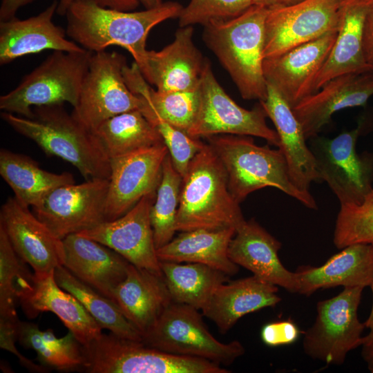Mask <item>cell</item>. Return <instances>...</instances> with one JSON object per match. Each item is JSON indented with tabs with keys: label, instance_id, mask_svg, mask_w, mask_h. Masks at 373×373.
Segmentation results:
<instances>
[{
	"label": "cell",
	"instance_id": "29",
	"mask_svg": "<svg viewBox=\"0 0 373 373\" xmlns=\"http://www.w3.org/2000/svg\"><path fill=\"white\" fill-rule=\"evenodd\" d=\"M113 302L142 335L172 299L163 276L130 263L126 278L114 291Z\"/></svg>",
	"mask_w": 373,
	"mask_h": 373
},
{
	"label": "cell",
	"instance_id": "20",
	"mask_svg": "<svg viewBox=\"0 0 373 373\" xmlns=\"http://www.w3.org/2000/svg\"><path fill=\"white\" fill-rule=\"evenodd\" d=\"M373 95V72L347 73L332 78L292 109L307 140L318 135L332 115L364 106Z\"/></svg>",
	"mask_w": 373,
	"mask_h": 373
},
{
	"label": "cell",
	"instance_id": "35",
	"mask_svg": "<svg viewBox=\"0 0 373 373\" xmlns=\"http://www.w3.org/2000/svg\"><path fill=\"white\" fill-rule=\"evenodd\" d=\"M55 278L58 285L76 297L102 329L121 338L142 341L140 332L112 300L79 280L64 266L55 270Z\"/></svg>",
	"mask_w": 373,
	"mask_h": 373
},
{
	"label": "cell",
	"instance_id": "4",
	"mask_svg": "<svg viewBox=\"0 0 373 373\" xmlns=\"http://www.w3.org/2000/svg\"><path fill=\"white\" fill-rule=\"evenodd\" d=\"M245 220L229 191L224 167L211 145L204 144L182 177L176 231H236Z\"/></svg>",
	"mask_w": 373,
	"mask_h": 373
},
{
	"label": "cell",
	"instance_id": "13",
	"mask_svg": "<svg viewBox=\"0 0 373 373\" xmlns=\"http://www.w3.org/2000/svg\"><path fill=\"white\" fill-rule=\"evenodd\" d=\"M339 1L305 0L290 6L268 8L264 59L338 30Z\"/></svg>",
	"mask_w": 373,
	"mask_h": 373
},
{
	"label": "cell",
	"instance_id": "25",
	"mask_svg": "<svg viewBox=\"0 0 373 373\" xmlns=\"http://www.w3.org/2000/svg\"><path fill=\"white\" fill-rule=\"evenodd\" d=\"M260 103L276 127L280 140L278 148L285 157L293 183L303 193L310 194L311 183L319 181L316 162L291 106L269 84L267 96Z\"/></svg>",
	"mask_w": 373,
	"mask_h": 373
},
{
	"label": "cell",
	"instance_id": "46",
	"mask_svg": "<svg viewBox=\"0 0 373 373\" xmlns=\"http://www.w3.org/2000/svg\"><path fill=\"white\" fill-rule=\"evenodd\" d=\"M35 0H1L0 21L16 17L17 12L22 7Z\"/></svg>",
	"mask_w": 373,
	"mask_h": 373
},
{
	"label": "cell",
	"instance_id": "40",
	"mask_svg": "<svg viewBox=\"0 0 373 373\" xmlns=\"http://www.w3.org/2000/svg\"><path fill=\"white\" fill-rule=\"evenodd\" d=\"M254 0H190L180 15V27L234 18L254 5Z\"/></svg>",
	"mask_w": 373,
	"mask_h": 373
},
{
	"label": "cell",
	"instance_id": "12",
	"mask_svg": "<svg viewBox=\"0 0 373 373\" xmlns=\"http://www.w3.org/2000/svg\"><path fill=\"white\" fill-rule=\"evenodd\" d=\"M200 104L188 135L200 139L227 134L255 136L279 146L277 132L269 128L261 104L247 110L236 103L217 81L207 59L200 83Z\"/></svg>",
	"mask_w": 373,
	"mask_h": 373
},
{
	"label": "cell",
	"instance_id": "7",
	"mask_svg": "<svg viewBox=\"0 0 373 373\" xmlns=\"http://www.w3.org/2000/svg\"><path fill=\"white\" fill-rule=\"evenodd\" d=\"M89 373H229L215 362L180 356L148 346L142 341L103 334L82 345Z\"/></svg>",
	"mask_w": 373,
	"mask_h": 373
},
{
	"label": "cell",
	"instance_id": "48",
	"mask_svg": "<svg viewBox=\"0 0 373 373\" xmlns=\"http://www.w3.org/2000/svg\"><path fill=\"white\" fill-rule=\"evenodd\" d=\"M140 3L143 5L145 9H151L160 6L162 0H139Z\"/></svg>",
	"mask_w": 373,
	"mask_h": 373
},
{
	"label": "cell",
	"instance_id": "3",
	"mask_svg": "<svg viewBox=\"0 0 373 373\" xmlns=\"http://www.w3.org/2000/svg\"><path fill=\"white\" fill-rule=\"evenodd\" d=\"M268 8L254 4L241 15L204 26L203 39L245 99L264 101L265 23Z\"/></svg>",
	"mask_w": 373,
	"mask_h": 373
},
{
	"label": "cell",
	"instance_id": "28",
	"mask_svg": "<svg viewBox=\"0 0 373 373\" xmlns=\"http://www.w3.org/2000/svg\"><path fill=\"white\" fill-rule=\"evenodd\" d=\"M300 294L310 296L319 289L360 287L373 284V245H348L319 267L304 265L296 271Z\"/></svg>",
	"mask_w": 373,
	"mask_h": 373
},
{
	"label": "cell",
	"instance_id": "18",
	"mask_svg": "<svg viewBox=\"0 0 373 373\" xmlns=\"http://www.w3.org/2000/svg\"><path fill=\"white\" fill-rule=\"evenodd\" d=\"M3 227L18 256L37 275L48 274L64 266L65 251L63 240L15 197H9L0 211Z\"/></svg>",
	"mask_w": 373,
	"mask_h": 373
},
{
	"label": "cell",
	"instance_id": "26",
	"mask_svg": "<svg viewBox=\"0 0 373 373\" xmlns=\"http://www.w3.org/2000/svg\"><path fill=\"white\" fill-rule=\"evenodd\" d=\"M278 286L254 275L218 286L201 309L218 330L227 333L242 316L281 300Z\"/></svg>",
	"mask_w": 373,
	"mask_h": 373
},
{
	"label": "cell",
	"instance_id": "31",
	"mask_svg": "<svg viewBox=\"0 0 373 373\" xmlns=\"http://www.w3.org/2000/svg\"><path fill=\"white\" fill-rule=\"evenodd\" d=\"M0 175L23 205L35 207L55 189L75 183L68 172L54 173L41 169L30 157L6 149L0 151Z\"/></svg>",
	"mask_w": 373,
	"mask_h": 373
},
{
	"label": "cell",
	"instance_id": "10",
	"mask_svg": "<svg viewBox=\"0 0 373 373\" xmlns=\"http://www.w3.org/2000/svg\"><path fill=\"white\" fill-rule=\"evenodd\" d=\"M364 288L344 287L337 296L321 300L312 327L304 332V352L327 365H343L347 354L361 346L365 325L358 318Z\"/></svg>",
	"mask_w": 373,
	"mask_h": 373
},
{
	"label": "cell",
	"instance_id": "22",
	"mask_svg": "<svg viewBox=\"0 0 373 373\" xmlns=\"http://www.w3.org/2000/svg\"><path fill=\"white\" fill-rule=\"evenodd\" d=\"M58 1L54 0L38 15L0 21V65L46 50L77 52L85 49L66 38V30L53 22Z\"/></svg>",
	"mask_w": 373,
	"mask_h": 373
},
{
	"label": "cell",
	"instance_id": "27",
	"mask_svg": "<svg viewBox=\"0 0 373 373\" xmlns=\"http://www.w3.org/2000/svg\"><path fill=\"white\" fill-rule=\"evenodd\" d=\"M373 0H340L336 38L315 84L316 92L337 76L373 72L363 50L365 19Z\"/></svg>",
	"mask_w": 373,
	"mask_h": 373
},
{
	"label": "cell",
	"instance_id": "9",
	"mask_svg": "<svg viewBox=\"0 0 373 373\" xmlns=\"http://www.w3.org/2000/svg\"><path fill=\"white\" fill-rule=\"evenodd\" d=\"M364 126L360 121L356 128L332 139H309L319 181L327 182L341 204H358L373 189V153L356 150Z\"/></svg>",
	"mask_w": 373,
	"mask_h": 373
},
{
	"label": "cell",
	"instance_id": "8",
	"mask_svg": "<svg viewBox=\"0 0 373 373\" xmlns=\"http://www.w3.org/2000/svg\"><path fill=\"white\" fill-rule=\"evenodd\" d=\"M198 310L172 301L142 335V342L172 354L201 358L221 365H229L244 354L245 350L240 341H218Z\"/></svg>",
	"mask_w": 373,
	"mask_h": 373
},
{
	"label": "cell",
	"instance_id": "33",
	"mask_svg": "<svg viewBox=\"0 0 373 373\" xmlns=\"http://www.w3.org/2000/svg\"><path fill=\"white\" fill-rule=\"evenodd\" d=\"M93 132L110 159L164 143L157 128L138 109L112 117Z\"/></svg>",
	"mask_w": 373,
	"mask_h": 373
},
{
	"label": "cell",
	"instance_id": "21",
	"mask_svg": "<svg viewBox=\"0 0 373 373\" xmlns=\"http://www.w3.org/2000/svg\"><path fill=\"white\" fill-rule=\"evenodd\" d=\"M281 247L280 241L251 219L236 229L229 245L228 256L233 263L253 275L298 294L300 284L297 274L286 269L278 257Z\"/></svg>",
	"mask_w": 373,
	"mask_h": 373
},
{
	"label": "cell",
	"instance_id": "2",
	"mask_svg": "<svg viewBox=\"0 0 373 373\" xmlns=\"http://www.w3.org/2000/svg\"><path fill=\"white\" fill-rule=\"evenodd\" d=\"M33 113L32 118L7 112L1 117L47 155L70 162L86 180L110 179V158L97 136L69 114L64 104L35 107Z\"/></svg>",
	"mask_w": 373,
	"mask_h": 373
},
{
	"label": "cell",
	"instance_id": "6",
	"mask_svg": "<svg viewBox=\"0 0 373 373\" xmlns=\"http://www.w3.org/2000/svg\"><path fill=\"white\" fill-rule=\"evenodd\" d=\"M93 52L53 51L25 75L12 90L0 97V109L32 118L37 106L78 103Z\"/></svg>",
	"mask_w": 373,
	"mask_h": 373
},
{
	"label": "cell",
	"instance_id": "47",
	"mask_svg": "<svg viewBox=\"0 0 373 373\" xmlns=\"http://www.w3.org/2000/svg\"><path fill=\"white\" fill-rule=\"evenodd\" d=\"M305 0H254L255 4L267 8L287 6L302 2Z\"/></svg>",
	"mask_w": 373,
	"mask_h": 373
},
{
	"label": "cell",
	"instance_id": "17",
	"mask_svg": "<svg viewBox=\"0 0 373 373\" xmlns=\"http://www.w3.org/2000/svg\"><path fill=\"white\" fill-rule=\"evenodd\" d=\"M155 196L156 193L146 195L119 218L78 234L107 246L138 267L163 276L150 218Z\"/></svg>",
	"mask_w": 373,
	"mask_h": 373
},
{
	"label": "cell",
	"instance_id": "23",
	"mask_svg": "<svg viewBox=\"0 0 373 373\" xmlns=\"http://www.w3.org/2000/svg\"><path fill=\"white\" fill-rule=\"evenodd\" d=\"M19 303L28 318L43 312L55 314L82 345L102 334V328L79 300L58 285L55 271L34 274L31 288L21 296Z\"/></svg>",
	"mask_w": 373,
	"mask_h": 373
},
{
	"label": "cell",
	"instance_id": "24",
	"mask_svg": "<svg viewBox=\"0 0 373 373\" xmlns=\"http://www.w3.org/2000/svg\"><path fill=\"white\" fill-rule=\"evenodd\" d=\"M65 267L77 278L113 301L130 262L120 254L78 233L63 239Z\"/></svg>",
	"mask_w": 373,
	"mask_h": 373
},
{
	"label": "cell",
	"instance_id": "11",
	"mask_svg": "<svg viewBox=\"0 0 373 373\" xmlns=\"http://www.w3.org/2000/svg\"><path fill=\"white\" fill-rule=\"evenodd\" d=\"M126 57L115 51L93 53L78 103L71 114L93 131L117 115L139 110L140 99L128 87L123 69Z\"/></svg>",
	"mask_w": 373,
	"mask_h": 373
},
{
	"label": "cell",
	"instance_id": "19",
	"mask_svg": "<svg viewBox=\"0 0 373 373\" xmlns=\"http://www.w3.org/2000/svg\"><path fill=\"white\" fill-rule=\"evenodd\" d=\"M207 59L193 42L192 26L180 27L173 41L162 50H147L140 70L159 91L189 90L199 87Z\"/></svg>",
	"mask_w": 373,
	"mask_h": 373
},
{
	"label": "cell",
	"instance_id": "15",
	"mask_svg": "<svg viewBox=\"0 0 373 373\" xmlns=\"http://www.w3.org/2000/svg\"><path fill=\"white\" fill-rule=\"evenodd\" d=\"M168 154L163 143L110 159L106 221L119 218L144 196L156 193Z\"/></svg>",
	"mask_w": 373,
	"mask_h": 373
},
{
	"label": "cell",
	"instance_id": "37",
	"mask_svg": "<svg viewBox=\"0 0 373 373\" xmlns=\"http://www.w3.org/2000/svg\"><path fill=\"white\" fill-rule=\"evenodd\" d=\"M26 265L0 226V318H18L16 304L33 283L34 273Z\"/></svg>",
	"mask_w": 373,
	"mask_h": 373
},
{
	"label": "cell",
	"instance_id": "30",
	"mask_svg": "<svg viewBox=\"0 0 373 373\" xmlns=\"http://www.w3.org/2000/svg\"><path fill=\"white\" fill-rule=\"evenodd\" d=\"M235 233L233 228L181 231L157 249V256L160 261L200 263L233 276L239 267L230 260L228 248Z\"/></svg>",
	"mask_w": 373,
	"mask_h": 373
},
{
	"label": "cell",
	"instance_id": "32",
	"mask_svg": "<svg viewBox=\"0 0 373 373\" xmlns=\"http://www.w3.org/2000/svg\"><path fill=\"white\" fill-rule=\"evenodd\" d=\"M160 265L172 301L198 309L218 286L229 281V276L200 263L160 261Z\"/></svg>",
	"mask_w": 373,
	"mask_h": 373
},
{
	"label": "cell",
	"instance_id": "16",
	"mask_svg": "<svg viewBox=\"0 0 373 373\" xmlns=\"http://www.w3.org/2000/svg\"><path fill=\"white\" fill-rule=\"evenodd\" d=\"M338 30L298 46L276 57L265 59L263 73L291 106L316 93L315 84L334 44Z\"/></svg>",
	"mask_w": 373,
	"mask_h": 373
},
{
	"label": "cell",
	"instance_id": "44",
	"mask_svg": "<svg viewBox=\"0 0 373 373\" xmlns=\"http://www.w3.org/2000/svg\"><path fill=\"white\" fill-rule=\"evenodd\" d=\"M372 293V305L370 315L364 323L369 329L368 334L363 337L361 355L369 370L373 373V284L370 287Z\"/></svg>",
	"mask_w": 373,
	"mask_h": 373
},
{
	"label": "cell",
	"instance_id": "34",
	"mask_svg": "<svg viewBox=\"0 0 373 373\" xmlns=\"http://www.w3.org/2000/svg\"><path fill=\"white\" fill-rule=\"evenodd\" d=\"M17 341L25 348L35 351L38 360L46 367L60 371L83 369L85 358L82 345L69 331L58 338L52 330L42 331L33 323L20 321Z\"/></svg>",
	"mask_w": 373,
	"mask_h": 373
},
{
	"label": "cell",
	"instance_id": "42",
	"mask_svg": "<svg viewBox=\"0 0 373 373\" xmlns=\"http://www.w3.org/2000/svg\"><path fill=\"white\" fill-rule=\"evenodd\" d=\"M19 319L0 318V346L15 354L21 365L32 372H47L48 369L42 365H37L24 356L21 355L15 346L17 341V328Z\"/></svg>",
	"mask_w": 373,
	"mask_h": 373
},
{
	"label": "cell",
	"instance_id": "1",
	"mask_svg": "<svg viewBox=\"0 0 373 373\" xmlns=\"http://www.w3.org/2000/svg\"><path fill=\"white\" fill-rule=\"evenodd\" d=\"M183 6L176 1L142 11H123L106 8L98 0H74L66 17V33L71 40L93 53L111 46L126 49L140 70L145 64L146 40L159 23L178 18Z\"/></svg>",
	"mask_w": 373,
	"mask_h": 373
},
{
	"label": "cell",
	"instance_id": "5",
	"mask_svg": "<svg viewBox=\"0 0 373 373\" xmlns=\"http://www.w3.org/2000/svg\"><path fill=\"white\" fill-rule=\"evenodd\" d=\"M251 137L222 134L207 137L226 170L233 198L240 204L256 190L274 187L306 207L316 209V202L311 193H303L293 183L282 151L258 146Z\"/></svg>",
	"mask_w": 373,
	"mask_h": 373
},
{
	"label": "cell",
	"instance_id": "45",
	"mask_svg": "<svg viewBox=\"0 0 373 373\" xmlns=\"http://www.w3.org/2000/svg\"><path fill=\"white\" fill-rule=\"evenodd\" d=\"M363 50L365 61L373 71V3L370 6L365 21Z\"/></svg>",
	"mask_w": 373,
	"mask_h": 373
},
{
	"label": "cell",
	"instance_id": "39",
	"mask_svg": "<svg viewBox=\"0 0 373 373\" xmlns=\"http://www.w3.org/2000/svg\"><path fill=\"white\" fill-rule=\"evenodd\" d=\"M139 110L158 131L169 150L175 169L183 177L189 162L205 143L200 139L191 137L186 133L171 125L141 99Z\"/></svg>",
	"mask_w": 373,
	"mask_h": 373
},
{
	"label": "cell",
	"instance_id": "43",
	"mask_svg": "<svg viewBox=\"0 0 373 373\" xmlns=\"http://www.w3.org/2000/svg\"><path fill=\"white\" fill-rule=\"evenodd\" d=\"M74 0H58L57 12L61 16L66 12ZM104 7L123 11H133L140 5L139 0H98Z\"/></svg>",
	"mask_w": 373,
	"mask_h": 373
},
{
	"label": "cell",
	"instance_id": "38",
	"mask_svg": "<svg viewBox=\"0 0 373 373\" xmlns=\"http://www.w3.org/2000/svg\"><path fill=\"white\" fill-rule=\"evenodd\" d=\"M333 241L341 249L356 243L373 245V189L358 204H341Z\"/></svg>",
	"mask_w": 373,
	"mask_h": 373
},
{
	"label": "cell",
	"instance_id": "41",
	"mask_svg": "<svg viewBox=\"0 0 373 373\" xmlns=\"http://www.w3.org/2000/svg\"><path fill=\"white\" fill-rule=\"evenodd\" d=\"M300 333L293 320L286 319L265 324L261 329L260 338L265 345L278 347L295 343Z\"/></svg>",
	"mask_w": 373,
	"mask_h": 373
},
{
	"label": "cell",
	"instance_id": "14",
	"mask_svg": "<svg viewBox=\"0 0 373 373\" xmlns=\"http://www.w3.org/2000/svg\"><path fill=\"white\" fill-rule=\"evenodd\" d=\"M108 184V179H91L61 186L32 207V212L63 240L106 221Z\"/></svg>",
	"mask_w": 373,
	"mask_h": 373
},
{
	"label": "cell",
	"instance_id": "36",
	"mask_svg": "<svg viewBox=\"0 0 373 373\" xmlns=\"http://www.w3.org/2000/svg\"><path fill=\"white\" fill-rule=\"evenodd\" d=\"M182 177L175 169L171 157L166 155L156 196L151 208L150 218L156 249L169 242L176 231Z\"/></svg>",
	"mask_w": 373,
	"mask_h": 373
}]
</instances>
